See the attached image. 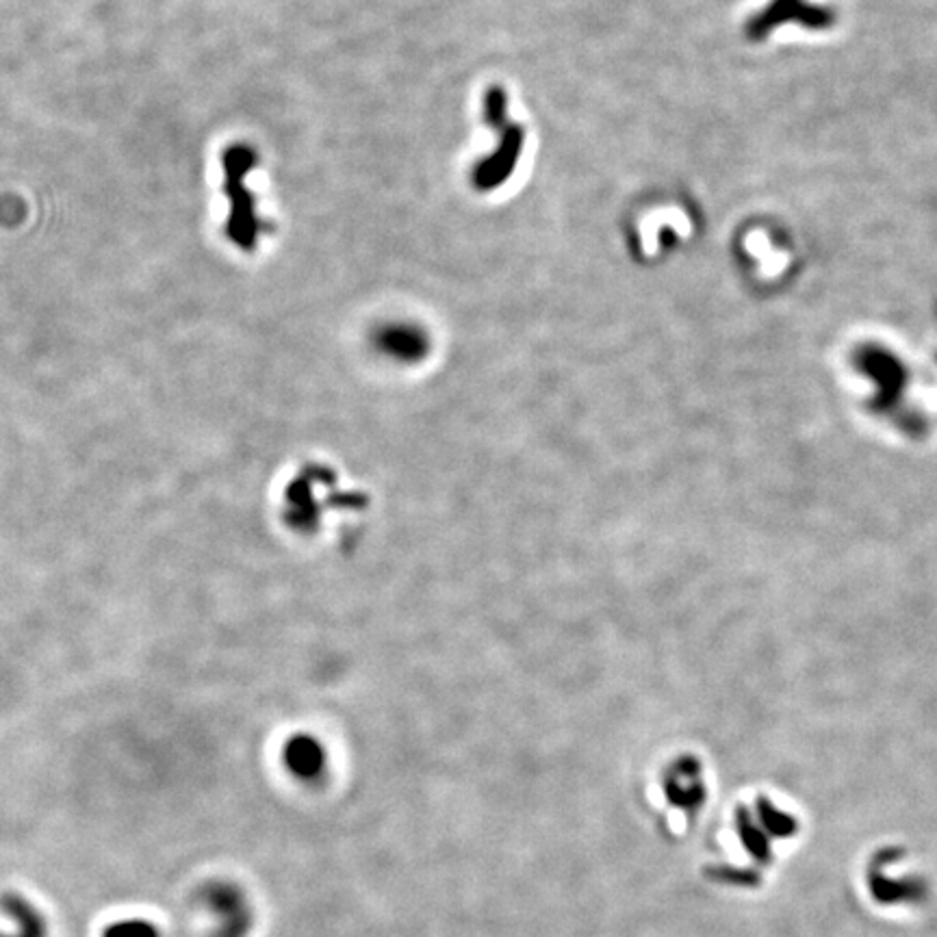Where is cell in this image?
I'll use <instances>...</instances> for the list:
<instances>
[{"mask_svg":"<svg viewBox=\"0 0 937 937\" xmlns=\"http://www.w3.org/2000/svg\"><path fill=\"white\" fill-rule=\"evenodd\" d=\"M840 24L838 0H747L740 33L749 46H790L825 40Z\"/></svg>","mask_w":937,"mask_h":937,"instance_id":"cell-1","label":"cell"},{"mask_svg":"<svg viewBox=\"0 0 937 937\" xmlns=\"http://www.w3.org/2000/svg\"><path fill=\"white\" fill-rule=\"evenodd\" d=\"M738 259L755 285L777 287L801 267V254L786 228L766 220L747 222L738 235Z\"/></svg>","mask_w":937,"mask_h":937,"instance_id":"cell-2","label":"cell"},{"mask_svg":"<svg viewBox=\"0 0 937 937\" xmlns=\"http://www.w3.org/2000/svg\"><path fill=\"white\" fill-rule=\"evenodd\" d=\"M482 111L484 120L489 122L491 128H495L499 139L489 157L473 165L471 183L482 194H489V191H495L497 187L508 183L512 172L517 170L525 146V128L519 122L510 120L508 94L499 85H491L484 92Z\"/></svg>","mask_w":937,"mask_h":937,"instance_id":"cell-3","label":"cell"},{"mask_svg":"<svg viewBox=\"0 0 937 937\" xmlns=\"http://www.w3.org/2000/svg\"><path fill=\"white\" fill-rule=\"evenodd\" d=\"M256 163L259 157L246 144H235L222 152L224 196L230 200L226 235L243 252H252L259 237L269 228L256 213L254 196L246 185V178Z\"/></svg>","mask_w":937,"mask_h":937,"instance_id":"cell-4","label":"cell"},{"mask_svg":"<svg viewBox=\"0 0 937 937\" xmlns=\"http://www.w3.org/2000/svg\"><path fill=\"white\" fill-rule=\"evenodd\" d=\"M202 903L215 916V937H246L252 929V907L237 883L213 881L202 892Z\"/></svg>","mask_w":937,"mask_h":937,"instance_id":"cell-5","label":"cell"},{"mask_svg":"<svg viewBox=\"0 0 937 937\" xmlns=\"http://www.w3.org/2000/svg\"><path fill=\"white\" fill-rule=\"evenodd\" d=\"M371 345L382 358L400 365H417L426 361L432 350L426 328L415 322H406V319H393V322L378 326L371 335Z\"/></svg>","mask_w":937,"mask_h":937,"instance_id":"cell-6","label":"cell"},{"mask_svg":"<svg viewBox=\"0 0 937 937\" xmlns=\"http://www.w3.org/2000/svg\"><path fill=\"white\" fill-rule=\"evenodd\" d=\"M282 760L289 773L302 784H315L328 770V751L322 742L308 734L293 736L285 744Z\"/></svg>","mask_w":937,"mask_h":937,"instance_id":"cell-7","label":"cell"},{"mask_svg":"<svg viewBox=\"0 0 937 937\" xmlns=\"http://www.w3.org/2000/svg\"><path fill=\"white\" fill-rule=\"evenodd\" d=\"M666 799H669L671 805H675L677 810L690 812L701 803V784H699V775L697 768L692 766V762H679L673 766L669 773H666V784H664Z\"/></svg>","mask_w":937,"mask_h":937,"instance_id":"cell-8","label":"cell"},{"mask_svg":"<svg viewBox=\"0 0 937 937\" xmlns=\"http://www.w3.org/2000/svg\"><path fill=\"white\" fill-rule=\"evenodd\" d=\"M102 937H161V933L148 920L128 918L109 924V927L102 931Z\"/></svg>","mask_w":937,"mask_h":937,"instance_id":"cell-9","label":"cell"}]
</instances>
